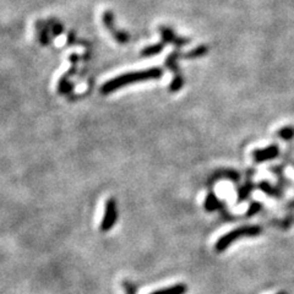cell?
Returning <instances> with one entry per match:
<instances>
[{
    "mask_svg": "<svg viewBox=\"0 0 294 294\" xmlns=\"http://www.w3.org/2000/svg\"><path fill=\"white\" fill-rule=\"evenodd\" d=\"M163 71L161 68H151L147 69V70H141V71H132V73L123 74L120 76H116L114 79L109 80L108 82H105L102 87V93L103 95H108V93H112L114 91L119 90V88L124 87V86L135 84V82H142V81H149V80H156L160 79L162 76Z\"/></svg>",
    "mask_w": 294,
    "mask_h": 294,
    "instance_id": "1",
    "label": "cell"
},
{
    "mask_svg": "<svg viewBox=\"0 0 294 294\" xmlns=\"http://www.w3.org/2000/svg\"><path fill=\"white\" fill-rule=\"evenodd\" d=\"M262 233V228L260 226L255 224H249V226H243L239 228H235L233 231L226 233L222 235L220 239L215 244V250L217 252H222L229 248L235 240H239L242 238H255L259 237Z\"/></svg>",
    "mask_w": 294,
    "mask_h": 294,
    "instance_id": "2",
    "label": "cell"
},
{
    "mask_svg": "<svg viewBox=\"0 0 294 294\" xmlns=\"http://www.w3.org/2000/svg\"><path fill=\"white\" fill-rule=\"evenodd\" d=\"M116 218H118V213H116V204L114 199H108L105 201V209H104V216L101 223V231L108 232L113 228L115 224Z\"/></svg>",
    "mask_w": 294,
    "mask_h": 294,
    "instance_id": "3",
    "label": "cell"
},
{
    "mask_svg": "<svg viewBox=\"0 0 294 294\" xmlns=\"http://www.w3.org/2000/svg\"><path fill=\"white\" fill-rule=\"evenodd\" d=\"M279 155V149L277 143H272L266 149H260V150H255L252 152V160L254 162L256 163H262V162H267V161L274 160V158L278 157Z\"/></svg>",
    "mask_w": 294,
    "mask_h": 294,
    "instance_id": "4",
    "label": "cell"
},
{
    "mask_svg": "<svg viewBox=\"0 0 294 294\" xmlns=\"http://www.w3.org/2000/svg\"><path fill=\"white\" fill-rule=\"evenodd\" d=\"M220 179H228L234 183H239L240 174L238 173V172L233 171V169H229V168L218 169V171H216L215 173H213L212 182H215V180H220Z\"/></svg>",
    "mask_w": 294,
    "mask_h": 294,
    "instance_id": "5",
    "label": "cell"
},
{
    "mask_svg": "<svg viewBox=\"0 0 294 294\" xmlns=\"http://www.w3.org/2000/svg\"><path fill=\"white\" fill-rule=\"evenodd\" d=\"M257 189H260L262 193H265L266 195H268L270 198L274 199H281L282 198V189L278 187H273L272 184H270L268 182H261L256 185Z\"/></svg>",
    "mask_w": 294,
    "mask_h": 294,
    "instance_id": "6",
    "label": "cell"
},
{
    "mask_svg": "<svg viewBox=\"0 0 294 294\" xmlns=\"http://www.w3.org/2000/svg\"><path fill=\"white\" fill-rule=\"evenodd\" d=\"M204 207L207 212H213V211L216 210L223 209L224 204L222 201H220V200L217 199V196L211 191V193H209V195L206 196V199H205Z\"/></svg>",
    "mask_w": 294,
    "mask_h": 294,
    "instance_id": "7",
    "label": "cell"
},
{
    "mask_svg": "<svg viewBox=\"0 0 294 294\" xmlns=\"http://www.w3.org/2000/svg\"><path fill=\"white\" fill-rule=\"evenodd\" d=\"M255 188H256V185H255L250 179L246 180L245 184L238 188V202L245 201V200L250 196V194Z\"/></svg>",
    "mask_w": 294,
    "mask_h": 294,
    "instance_id": "8",
    "label": "cell"
},
{
    "mask_svg": "<svg viewBox=\"0 0 294 294\" xmlns=\"http://www.w3.org/2000/svg\"><path fill=\"white\" fill-rule=\"evenodd\" d=\"M188 292V287L184 283L174 284L172 287L162 288V289L152 292L151 294H185Z\"/></svg>",
    "mask_w": 294,
    "mask_h": 294,
    "instance_id": "9",
    "label": "cell"
},
{
    "mask_svg": "<svg viewBox=\"0 0 294 294\" xmlns=\"http://www.w3.org/2000/svg\"><path fill=\"white\" fill-rule=\"evenodd\" d=\"M293 223H294V213H289L288 216H285L283 220L281 221L274 220L273 227H277V228L282 229V231H288V229L293 226Z\"/></svg>",
    "mask_w": 294,
    "mask_h": 294,
    "instance_id": "10",
    "label": "cell"
},
{
    "mask_svg": "<svg viewBox=\"0 0 294 294\" xmlns=\"http://www.w3.org/2000/svg\"><path fill=\"white\" fill-rule=\"evenodd\" d=\"M207 53H209V47L200 46V47H198V48L193 49V51H190L189 53H188V54L185 55V58H188V59H196V58L204 57V55H206Z\"/></svg>",
    "mask_w": 294,
    "mask_h": 294,
    "instance_id": "11",
    "label": "cell"
},
{
    "mask_svg": "<svg viewBox=\"0 0 294 294\" xmlns=\"http://www.w3.org/2000/svg\"><path fill=\"white\" fill-rule=\"evenodd\" d=\"M279 138L284 141H289L294 137V126H283L277 131Z\"/></svg>",
    "mask_w": 294,
    "mask_h": 294,
    "instance_id": "12",
    "label": "cell"
},
{
    "mask_svg": "<svg viewBox=\"0 0 294 294\" xmlns=\"http://www.w3.org/2000/svg\"><path fill=\"white\" fill-rule=\"evenodd\" d=\"M183 86H184V79H183L182 75L178 73V74L174 75V79H173V81L171 82L169 90H171V92H178Z\"/></svg>",
    "mask_w": 294,
    "mask_h": 294,
    "instance_id": "13",
    "label": "cell"
},
{
    "mask_svg": "<svg viewBox=\"0 0 294 294\" xmlns=\"http://www.w3.org/2000/svg\"><path fill=\"white\" fill-rule=\"evenodd\" d=\"M178 57H179V53H173V54L169 55L168 59L166 60V65H167L168 68L171 69L172 71H174L176 74L179 73L178 64H177V59H178Z\"/></svg>",
    "mask_w": 294,
    "mask_h": 294,
    "instance_id": "14",
    "label": "cell"
},
{
    "mask_svg": "<svg viewBox=\"0 0 294 294\" xmlns=\"http://www.w3.org/2000/svg\"><path fill=\"white\" fill-rule=\"evenodd\" d=\"M261 209H262V205L260 204V202H257V201H252L251 204H250V206H249L248 211H246L245 217H246V218H251V217H254L255 215H257V213H259L260 211H261Z\"/></svg>",
    "mask_w": 294,
    "mask_h": 294,
    "instance_id": "15",
    "label": "cell"
},
{
    "mask_svg": "<svg viewBox=\"0 0 294 294\" xmlns=\"http://www.w3.org/2000/svg\"><path fill=\"white\" fill-rule=\"evenodd\" d=\"M163 49V46L162 44H158V46H152V47H149V48H145L142 52H141V55L142 57H151V55H155L157 54V53L162 52Z\"/></svg>",
    "mask_w": 294,
    "mask_h": 294,
    "instance_id": "16",
    "label": "cell"
},
{
    "mask_svg": "<svg viewBox=\"0 0 294 294\" xmlns=\"http://www.w3.org/2000/svg\"><path fill=\"white\" fill-rule=\"evenodd\" d=\"M58 87H59V88H58V92H60V93H63V95H65V93L70 92L71 87H73V85L69 84L68 80H66L65 77H63V80L59 82Z\"/></svg>",
    "mask_w": 294,
    "mask_h": 294,
    "instance_id": "17",
    "label": "cell"
},
{
    "mask_svg": "<svg viewBox=\"0 0 294 294\" xmlns=\"http://www.w3.org/2000/svg\"><path fill=\"white\" fill-rule=\"evenodd\" d=\"M123 287H124V289H125L126 294H136V290H137L136 285H135L134 283H131V282L124 281Z\"/></svg>",
    "mask_w": 294,
    "mask_h": 294,
    "instance_id": "18",
    "label": "cell"
},
{
    "mask_svg": "<svg viewBox=\"0 0 294 294\" xmlns=\"http://www.w3.org/2000/svg\"><path fill=\"white\" fill-rule=\"evenodd\" d=\"M287 209H289V210H294V200H292V201H290V202H288V205H287Z\"/></svg>",
    "mask_w": 294,
    "mask_h": 294,
    "instance_id": "19",
    "label": "cell"
},
{
    "mask_svg": "<svg viewBox=\"0 0 294 294\" xmlns=\"http://www.w3.org/2000/svg\"><path fill=\"white\" fill-rule=\"evenodd\" d=\"M277 294H287V292H279V293H277Z\"/></svg>",
    "mask_w": 294,
    "mask_h": 294,
    "instance_id": "20",
    "label": "cell"
}]
</instances>
